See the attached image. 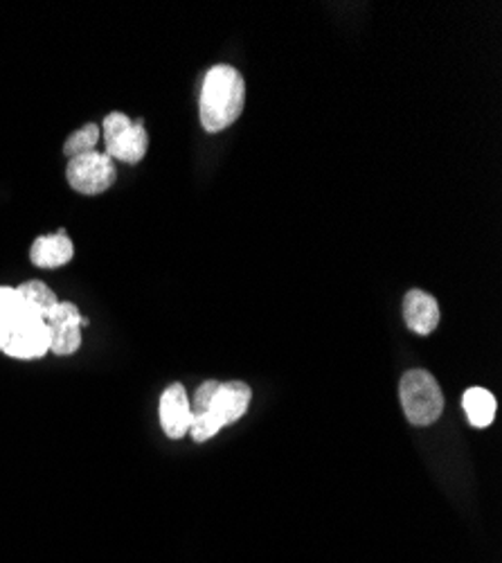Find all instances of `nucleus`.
I'll return each instance as SVG.
<instances>
[{
  "mask_svg": "<svg viewBox=\"0 0 502 563\" xmlns=\"http://www.w3.org/2000/svg\"><path fill=\"white\" fill-rule=\"evenodd\" d=\"M253 399L250 385L244 381H205L196 388L192 404L190 435L194 442H208L221 428L242 420Z\"/></svg>",
  "mask_w": 502,
  "mask_h": 563,
  "instance_id": "1",
  "label": "nucleus"
},
{
  "mask_svg": "<svg viewBox=\"0 0 502 563\" xmlns=\"http://www.w3.org/2000/svg\"><path fill=\"white\" fill-rule=\"evenodd\" d=\"M246 104V81L232 66H215L201 86L198 115L208 133H219L240 120Z\"/></svg>",
  "mask_w": 502,
  "mask_h": 563,
  "instance_id": "2",
  "label": "nucleus"
},
{
  "mask_svg": "<svg viewBox=\"0 0 502 563\" xmlns=\"http://www.w3.org/2000/svg\"><path fill=\"white\" fill-rule=\"evenodd\" d=\"M399 395L406 418L412 426H430L445 412V395H441L435 376L426 370L406 372L399 385Z\"/></svg>",
  "mask_w": 502,
  "mask_h": 563,
  "instance_id": "3",
  "label": "nucleus"
},
{
  "mask_svg": "<svg viewBox=\"0 0 502 563\" xmlns=\"http://www.w3.org/2000/svg\"><path fill=\"white\" fill-rule=\"evenodd\" d=\"M102 133L106 140V156L115 163L138 165L146 156L150 136H146L142 120H131L129 115L113 111L104 117Z\"/></svg>",
  "mask_w": 502,
  "mask_h": 563,
  "instance_id": "4",
  "label": "nucleus"
},
{
  "mask_svg": "<svg viewBox=\"0 0 502 563\" xmlns=\"http://www.w3.org/2000/svg\"><path fill=\"white\" fill-rule=\"evenodd\" d=\"M0 351L21 361L46 357L50 351V330L46 320H21L0 330Z\"/></svg>",
  "mask_w": 502,
  "mask_h": 563,
  "instance_id": "5",
  "label": "nucleus"
},
{
  "mask_svg": "<svg viewBox=\"0 0 502 563\" xmlns=\"http://www.w3.org/2000/svg\"><path fill=\"white\" fill-rule=\"evenodd\" d=\"M68 185L86 196H98L115 183V163L102 152H88L68 161Z\"/></svg>",
  "mask_w": 502,
  "mask_h": 563,
  "instance_id": "6",
  "label": "nucleus"
},
{
  "mask_svg": "<svg viewBox=\"0 0 502 563\" xmlns=\"http://www.w3.org/2000/svg\"><path fill=\"white\" fill-rule=\"evenodd\" d=\"M46 324L50 330V351L56 357H70L79 349L86 318L73 303H56L46 316Z\"/></svg>",
  "mask_w": 502,
  "mask_h": 563,
  "instance_id": "7",
  "label": "nucleus"
},
{
  "mask_svg": "<svg viewBox=\"0 0 502 563\" xmlns=\"http://www.w3.org/2000/svg\"><path fill=\"white\" fill-rule=\"evenodd\" d=\"M158 412H160V426L167 437H171V439L185 437L192 426V404H190L185 385L171 383L169 388L160 395Z\"/></svg>",
  "mask_w": 502,
  "mask_h": 563,
  "instance_id": "8",
  "label": "nucleus"
},
{
  "mask_svg": "<svg viewBox=\"0 0 502 563\" xmlns=\"http://www.w3.org/2000/svg\"><path fill=\"white\" fill-rule=\"evenodd\" d=\"M73 255H75V244L64 230L37 236L33 248H29V259H33L37 269H46V271L66 266L73 259Z\"/></svg>",
  "mask_w": 502,
  "mask_h": 563,
  "instance_id": "9",
  "label": "nucleus"
},
{
  "mask_svg": "<svg viewBox=\"0 0 502 563\" xmlns=\"http://www.w3.org/2000/svg\"><path fill=\"white\" fill-rule=\"evenodd\" d=\"M403 320L410 332L428 336L439 324V305L430 293L412 289L403 300Z\"/></svg>",
  "mask_w": 502,
  "mask_h": 563,
  "instance_id": "10",
  "label": "nucleus"
},
{
  "mask_svg": "<svg viewBox=\"0 0 502 563\" xmlns=\"http://www.w3.org/2000/svg\"><path fill=\"white\" fill-rule=\"evenodd\" d=\"M462 406L471 426L487 428L495 418V397L487 388H468L462 397Z\"/></svg>",
  "mask_w": 502,
  "mask_h": 563,
  "instance_id": "11",
  "label": "nucleus"
},
{
  "mask_svg": "<svg viewBox=\"0 0 502 563\" xmlns=\"http://www.w3.org/2000/svg\"><path fill=\"white\" fill-rule=\"evenodd\" d=\"M16 291H18V295H21L23 305H25L29 311H33L37 318H41V320H46V316H48V314L54 309V305L59 303L54 291H52L46 282H41V280L23 282L21 286H16Z\"/></svg>",
  "mask_w": 502,
  "mask_h": 563,
  "instance_id": "12",
  "label": "nucleus"
},
{
  "mask_svg": "<svg viewBox=\"0 0 502 563\" xmlns=\"http://www.w3.org/2000/svg\"><path fill=\"white\" fill-rule=\"evenodd\" d=\"M21 320H41V318H37L23 305L16 289L0 286V330H5L10 324Z\"/></svg>",
  "mask_w": 502,
  "mask_h": 563,
  "instance_id": "13",
  "label": "nucleus"
},
{
  "mask_svg": "<svg viewBox=\"0 0 502 563\" xmlns=\"http://www.w3.org/2000/svg\"><path fill=\"white\" fill-rule=\"evenodd\" d=\"M100 136H102V129L98 125H93V123L77 129L64 142V154L68 158H75V156H81V154H88V152H95V146L100 142Z\"/></svg>",
  "mask_w": 502,
  "mask_h": 563,
  "instance_id": "14",
  "label": "nucleus"
}]
</instances>
